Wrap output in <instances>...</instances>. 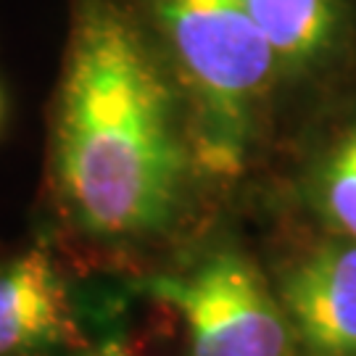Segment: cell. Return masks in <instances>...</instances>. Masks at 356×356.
I'll return each instance as SVG.
<instances>
[{
  "mask_svg": "<svg viewBox=\"0 0 356 356\" xmlns=\"http://www.w3.org/2000/svg\"><path fill=\"white\" fill-rule=\"evenodd\" d=\"M51 172L69 225L92 241L148 243L185 214L198 172L188 106L127 0H74Z\"/></svg>",
  "mask_w": 356,
  "mask_h": 356,
  "instance_id": "6da1fadb",
  "label": "cell"
},
{
  "mask_svg": "<svg viewBox=\"0 0 356 356\" xmlns=\"http://www.w3.org/2000/svg\"><path fill=\"white\" fill-rule=\"evenodd\" d=\"M188 106L198 172L235 179L280 69L243 0H127Z\"/></svg>",
  "mask_w": 356,
  "mask_h": 356,
  "instance_id": "7a4b0ae2",
  "label": "cell"
},
{
  "mask_svg": "<svg viewBox=\"0 0 356 356\" xmlns=\"http://www.w3.org/2000/svg\"><path fill=\"white\" fill-rule=\"evenodd\" d=\"M138 291L169 306L188 335V356H298L275 285L235 245H219Z\"/></svg>",
  "mask_w": 356,
  "mask_h": 356,
  "instance_id": "3957f363",
  "label": "cell"
},
{
  "mask_svg": "<svg viewBox=\"0 0 356 356\" xmlns=\"http://www.w3.org/2000/svg\"><path fill=\"white\" fill-rule=\"evenodd\" d=\"M275 293L298 356H356V243L335 235L285 259Z\"/></svg>",
  "mask_w": 356,
  "mask_h": 356,
  "instance_id": "277c9868",
  "label": "cell"
},
{
  "mask_svg": "<svg viewBox=\"0 0 356 356\" xmlns=\"http://www.w3.org/2000/svg\"><path fill=\"white\" fill-rule=\"evenodd\" d=\"M85 348L74 301L45 248L0 264V356H61Z\"/></svg>",
  "mask_w": 356,
  "mask_h": 356,
  "instance_id": "5b68a950",
  "label": "cell"
},
{
  "mask_svg": "<svg viewBox=\"0 0 356 356\" xmlns=\"http://www.w3.org/2000/svg\"><path fill=\"white\" fill-rule=\"evenodd\" d=\"M280 74L306 76L341 58L351 35L346 0H243Z\"/></svg>",
  "mask_w": 356,
  "mask_h": 356,
  "instance_id": "8992f818",
  "label": "cell"
},
{
  "mask_svg": "<svg viewBox=\"0 0 356 356\" xmlns=\"http://www.w3.org/2000/svg\"><path fill=\"white\" fill-rule=\"evenodd\" d=\"M314 201L341 238L356 243V124L330 145L314 172Z\"/></svg>",
  "mask_w": 356,
  "mask_h": 356,
  "instance_id": "52a82bcc",
  "label": "cell"
},
{
  "mask_svg": "<svg viewBox=\"0 0 356 356\" xmlns=\"http://www.w3.org/2000/svg\"><path fill=\"white\" fill-rule=\"evenodd\" d=\"M3 116H6V98H3V90H0V124H3Z\"/></svg>",
  "mask_w": 356,
  "mask_h": 356,
  "instance_id": "ba28073f",
  "label": "cell"
}]
</instances>
